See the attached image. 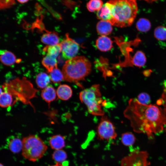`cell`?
<instances>
[{
    "label": "cell",
    "mask_w": 166,
    "mask_h": 166,
    "mask_svg": "<svg viewBox=\"0 0 166 166\" xmlns=\"http://www.w3.org/2000/svg\"><path fill=\"white\" fill-rule=\"evenodd\" d=\"M133 131L146 134L149 139L163 131L166 124V109L156 105L144 104L131 98L124 112Z\"/></svg>",
    "instance_id": "cell-1"
},
{
    "label": "cell",
    "mask_w": 166,
    "mask_h": 166,
    "mask_svg": "<svg viewBox=\"0 0 166 166\" xmlns=\"http://www.w3.org/2000/svg\"><path fill=\"white\" fill-rule=\"evenodd\" d=\"M111 5L112 25L120 27L130 26L138 11L136 0H109Z\"/></svg>",
    "instance_id": "cell-2"
},
{
    "label": "cell",
    "mask_w": 166,
    "mask_h": 166,
    "mask_svg": "<svg viewBox=\"0 0 166 166\" xmlns=\"http://www.w3.org/2000/svg\"><path fill=\"white\" fill-rule=\"evenodd\" d=\"M92 65L84 56H77L67 60L63 65L62 72L64 80L77 84L82 88L79 82L84 80L90 73Z\"/></svg>",
    "instance_id": "cell-3"
},
{
    "label": "cell",
    "mask_w": 166,
    "mask_h": 166,
    "mask_svg": "<svg viewBox=\"0 0 166 166\" xmlns=\"http://www.w3.org/2000/svg\"><path fill=\"white\" fill-rule=\"evenodd\" d=\"M101 96L100 85L95 84L81 91L79 93V98L81 102L86 106L90 113L102 116L105 114L102 106L105 105L106 102Z\"/></svg>",
    "instance_id": "cell-4"
},
{
    "label": "cell",
    "mask_w": 166,
    "mask_h": 166,
    "mask_svg": "<svg viewBox=\"0 0 166 166\" xmlns=\"http://www.w3.org/2000/svg\"><path fill=\"white\" fill-rule=\"evenodd\" d=\"M22 155L28 160L34 162L42 158L48 147L43 140L35 135H30L22 140Z\"/></svg>",
    "instance_id": "cell-5"
},
{
    "label": "cell",
    "mask_w": 166,
    "mask_h": 166,
    "mask_svg": "<svg viewBox=\"0 0 166 166\" xmlns=\"http://www.w3.org/2000/svg\"><path fill=\"white\" fill-rule=\"evenodd\" d=\"M148 157L146 151L134 149L121 159V166H148Z\"/></svg>",
    "instance_id": "cell-6"
},
{
    "label": "cell",
    "mask_w": 166,
    "mask_h": 166,
    "mask_svg": "<svg viewBox=\"0 0 166 166\" xmlns=\"http://www.w3.org/2000/svg\"><path fill=\"white\" fill-rule=\"evenodd\" d=\"M97 135L100 140L109 141L115 140L117 137L115 128L107 116H102L97 128Z\"/></svg>",
    "instance_id": "cell-7"
},
{
    "label": "cell",
    "mask_w": 166,
    "mask_h": 166,
    "mask_svg": "<svg viewBox=\"0 0 166 166\" xmlns=\"http://www.w3.org/2000/svg\"><path fill=\"white\" fill-rule=\"evenodd\" d=\"M61 52L63 58L69 60L76 56L80 49L79 45L71 38L68 34L65 35V38L60 43Z\"/></svg>",
    "instance_id": "cell-8"
},
{
    "label": "cell",
    "mask_w": 166,
    "mask_h": 166,
    "mask_svg": "<svg viewBox=\"0 0 166 166\" xmlns=\"http://www.w3.org/2000/svg\"><path fill=\"white\" fill-rule=\"evenodd\" d=\"M20 61L17 59L15 55L10 51L0 50V61L4 65L11 66Z\"/></svg>",
    "instance_id": "cell-9"
},
{
    "label": "cell",
    "mask_w": 166,
    "mask_h": 166,
    "mask_svg": "<svg viewBox=\"0 0 166 166\" xmlns=\"http://www.w3.org/2000/svg\"><path fill=\"white\" fill-rule=\"evenodd\" d=\"M41 42L48 45H53L59 44V38L57 32L47 31L41 37Z\"/></svg>",
    "instance_id": "cell-10"
},
{
    "label": "cell",
    "mask_w": 166,
    "mask_h": 166,
    "mask_svg": "<svg viewBox=\"0 0 166 166\" xmlns=\"http://www.w3.org/2000/svg\"><path fill=\"white\" fill-rule=\"evenodd\" d=\"M113 42L111 38L106 36L99 37L96 42V45L100 50L106 52L110 50L112 48Z\"/></svg>",
    "instance_id": "cell-11"
},
{
    "label": "cell",
    "mask_w": 166,
    "mask_h": 166,
    "mask_svg": "<svg viewBox=\"0 0 166 166\" xmlns=\"http://www.w3.org/2000/svg\"><path fill=\"white\" fill-rule=\"evenodd\" d=\"M97 16L98 19L110 22L112 18L111 5L108 2L103 5L97 11Z\"/></svg>",
    "instance_id": "cell-12"
},
{
    "label": "cell",
    "mask_w": 166,
    "mask_h": 166,
    "mask_svg": "<svg viewBox=\"0 0 166 166\" xmlns=\"http://www.w3.org/2000/svg\"><path fill=\"white\" fill-rule=\"evenodd\" d=\"M49 143L53 149L55 150L62 149L65 146V137L60 134L54 135L50 138Z\"/></svg>",
    "instance_id": "cell-13"
},
{
    "label": "cell",
    "mask_w": 166,
    "mask_h": 166,
    "mask_svg": "<svg viewBox=\"0 0 166 166\" xmlns=\"http://www.w3.org/2000/svg\"><path fill=\"white\" fill-rule=\"evenodd\" d=\"M58 97L61 100L66 101L69 99L72 96V90L71 87L66 84L60 85L56 90Z\"/></svg>",
    "instance_id": "cell-14"
},
{
    "label": "cell",
    "mask_w": 166,
    "mask_h": 166,
    "mask_svg": "<svg viewBox=\"0 0 166 166\" xmlns=\"http://www.w3.org/2000/svg\"><path fill=\"white\" fill-rule=\"evenodd\" d=\"M57 94L54 88L51 86H48L42 90L41 96L43 99L49 104L55 100Z\"/></svg>",
    "instance_id": "cell-15"
},
{
    "label": "cell",
    "mask_w": 166,
    "mask_h": 166,
    "mask_svg": "<svg viewBox=\"0 0 166 166\" xmlns=\"http://www.w3.org/2000/svg\"><path fill=\"white\" fill-rule=\"evenodd\" d=\"M112 24L109 22L101 20L97 25V31L101 36H107L112 32Z\"/></svg>",
    "instance_id": "cell-16"
},
{
    "label": "cell",
    "mask_w": 166,
    "mask_h": 166,
    "mask_svg": "<svg viewBox=\"0 0 166 166\" xmlns=\"http://www.w3.org/2000/svg\"><path fill=\"white\" fill-rule=\"evenodd\" d=\"M147 61L145 53L140 50L137 51L131 60L132 65L141 68L145 64Z\"/></svg>",
    "instance_id": "cell-17"
},
{
    "label": "cell",
    "mask_w": 166,
    "mask_h": 166,
    "mask_svg": "<svg viewBox=\"0 0 166 166\" xmlns=\"http://www.w3.org/2000/svg\"><path fill=\"white\" fill-rule=\"evenodd\" d=\"M9 149L14 153H18L22 150V140L17 137L10 138L7 141Z\"/></svg>",
    "instance_id": "cell-18"
},
{
    "label": "cell",
    "mask_w": 166,
    "mask_h": 166,
    "mask_svg": "<svg viewBox=\"0 0 166 166\" xmlns=\"http://www.w3.org/2000/svg\"><path fill=\"white\" fill-rule=\"evenodd\" d=\"M42 63L49 73L54 69L57 68L56 58L49 55H46L43 58Z\"/></svg>",
    "instance_id": "cell-19"
},
{
    "label": "cell",
    "mask_w": 166,
    "mask_h": 166,
    "mask_svg": "<svg viewBox=\"0 0 166 166\" xmlns=\"http://www.w3.org/2000/svg\"><path fill=\"white\" fill-rule=\"evenodd\" d=\"M50 80L49 76L44 72L38 74L36 79V83L38 87L43 89L48 86Z\"/></svg>",
    "instance_id": "cell-20"
},
{
    "label": "cell",
    "mask_w": 166,
    "mask_h": 166,
    "mask_svg": "<svg viewBox=\"0 0 166 166\" xmlns=\"http://www.w3.org/2000/svg\"><path fill=\"white\" fill-rule=\"evenodd\" d=\"M61 48L60 43L53 45H47L44 48L43 51L46 55L57 58L61 52Z\"/></svg>",
    "instance_id": "cell-21"
},
{
    "label": "cell",
    "mask_w": 166,
    "mask_h": 166,
    "mask_svg": "<svg viewBox=\"0 0 166 166\" xmlns=\"http://www.w3.org/2000/svg\"><path fill=\"white\" fill-rule=\"evenodd\" d=\"M136 27L137 30L142 32H146L149 31L151 28V23L149 20L144 18H140L136 24Z\"/></svg>",
    "instance_id": "cell-22"
},
{
    "label": "cell",
    "mask_w": 166,
    "mask_h": 166,
    "mask_svg": "<svg viewBox=\"0 0 166 166\" xmlns=\"http://www.w3.org/2000/svg\"><path fill=\"white\" fill-rule=\"evenodd\" d=\"M136 138L132 132H125L122 134L121 141L122 144L126 147L131 146L135 142Z\"/></svg>",
    "instance_id": "cell-23"
},
{
    "label": "cell",
    "mask_w": 166,
    "mask_h": 166,
    "mask_svg": "<svg viewBox=\"0 0 166 166\" xmlns=\"http://www.w3.org/2000/svg\"><path fill=\"white\" fill-rule=\"evenodd\" d=\"M13 102L12 96L7 91L2 92L0 96V106L2 107L10 106L13 104Z\"/></svg>",
    "instance_id": "cell-24"
},
{
    "label": "cell",
    "mask_w": 166,
    "mask_h": 166,
    "mask_svg": "<svg viewBox=\"0 0 166 166\" xmlns=\"http://www.w3.org/2000/svg\"><path fill=\"white\" fill-rule=\"evenodd\" d=\"M52 157L56 163L62 164L67 159V155L63 149L55 150L52 155Z\"/></svg>",
    "instance_id": "cell-25"
},
{
    "label": "cell",
    "mask_w": 166,
    "mask_h": 166,
    "mask_svg": "<svg viewBox=\"0 0 166 166\" xmlns=\"http://www.w3.org/2000/svg\"><path fill=\"white\" fill-rule=\"evenodd\" d=\"M50 80L53 83H59L64 80L62 72L57 68L54 69L49 73Z\"/></svg>",
    "instance_id": "cell-26"
},
{
    "label": "cell",
    "mask_w": 166,
    "mask_h": 166,
    "mask_svg": "<svg viewBox=\"0 0 166 166\" xmlns=\"http://www.w3.org/2000/svg\"><path fill=\"white\" fill-rule=\"evenodd\" d=\"M155 38L159 41L166 40V27L163 26L157 27L154 33Z\"/></svg>",
    "instance_id": "cell-27"
},
{
    "label": "cell",
    "mask_w": 166,
    "mask_h": 166,
    "mask_svg": "<svg viewBox=\"0 0 166 166\" xmlns=\"http://www.w3.org/2000/svg\"><path fill=\"white\" fill-rule=\"evenodd\" d=\"M103 5L101 0H90L87 4V7L89 11L93 12L99 10Z\"/></svg>",
    "instance_id": "cell-28"
},
{
    "label": "cell",
    "mask_w": 166,
    "mask_h": 166,
    "mask_svg": "<svg viewBox=\"0 0 166 166\" xmlns=\"http://www.w3.org/2000/svg\"><path fill=\"white\" fill-rule=\"evenodd\" d=\"M55 18H58V19H61V16L60 15L57 13L56 11L53 9L46 2L45 0H37Z\"/></svg>",
    "instance_id": "cell-29"
},
{
    "label": "cell",
    "mask_w": 166,
    "mask_h": 166,
    "mask_svg": "<svg viewBox=\"0 0 166 166\" xmlns=\"http://www.w3.org/2000/svg\"><path fill=\"white\" fill-rule=\"evenodd\" d=\"M137 99L140 102L144 104H149L151 101L149 95L144 92L140 94Z\"/></svg>",
    "instance_id": "cell-30"
},
{
    "label": "cell",
    "mask_w": 166,
    "mask_h": 166,
    "mask_svg": "<svg viewBox=\"0 0 166 166\" xmlns=\"http://www.w3.org/2000/svg\"><path fill=\"white\" fill-rule=\"evenodd\" d=\"M157 103L162 105L166 109V80L163 83V91L161 98L158 100Z\"/></svg>",
    "instance_id": "cell-31"
},
{
    "label": "cell",
    "mask_w": 166,
    "mask_h": 166,
    "mask_svg": "<svg viewBox=\"0 0 166 166\" xmlns=\"http://www.w3.org/2000/svg\"><path fill=\"white\" fill-rule=\"evenodd\" d=\"M15 3L14 0H0V10L10 8Z\"/></svg>",
    "instance_id": "cell-32"
},
{
    "label": "cell",
    "mask_w": 166,
    "mask_h": 166,
    "mask_svg": "<svg viewBox=\"0 0 166 166\" xmlns=\"http://www.w3.org/2000/svg\"><path fill=\"white\" fill-rule=\"evenodd\" d=\"M49 166H63V164L59 163H56L55 164L49 165Z\"/></svg>",
    "instance_id": "cell-33"
},
{
    "label": "cell",
    "mask_w": 166,
    "mask_h": 166,
    "mask_svg": "<svg viewBox=\"0 0 166 166\" xmlns=\"http://www.w3.org/2000/svg\"><path fill=\"white\" fill-rule=\"evenodd\" d=\"M20 3L23 4L27 2L29 0H17Z\"/></svg>",
    "instance_id": "cell-34"
},
{
    "label": "cell",
    "mask_w": 166,
    "mask_h": 166,
    "mask_svg": "<svg viewBox=\"0 0 166 166\" xmlns=\"http://www.w3.org/2000/svg\"><path fill=\"white\" fill-rule=\"evenodd\" d=\"M2 93V90L1 88L0 87V96Z\"/></svg>",
    "instance_id": "cell-35"
},
{
    "label": "cell",
    "mask_w": 166,
    "mask_h": 166,
    "mask_svg": "<svg viewBox=\"0 0 166 166\" xmlns=\"http://www.w3.org/2000/svg\"><path fill=\"white\" fill-rule=\"evenodd\" d=\"M0 166H4L2 164L0 163Z\"/></svg>",
    "instance_id": "cell-36"
}]
</instances>
